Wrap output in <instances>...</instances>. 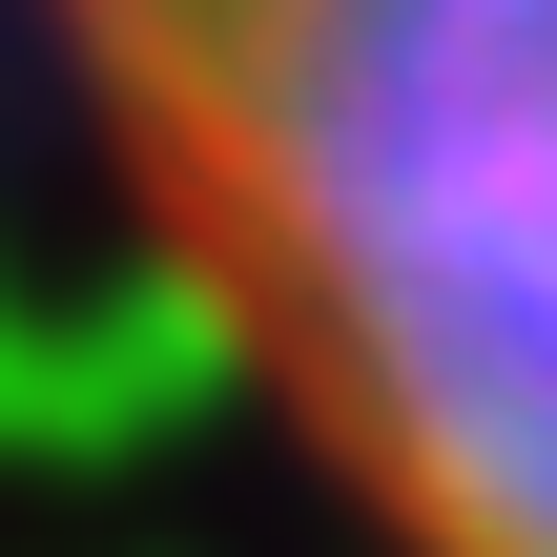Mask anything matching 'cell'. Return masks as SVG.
Listing matches in <instances>:
<instances>
[{
	"instance_id": "6da1fadb",
	"label": "cell",
	"mask_w": 557,
	"mask_h": 557,
	"mask_svg": "<svg viewBox=\"0 0 557 557\" xmlns=\"http://www.w3.org/2000/svg\"><path fill=\"white\" fill-rule=\"evenodd\" d=\"M41 62L351 537L557 557V0H41Z\"/></svg>"
}]
</instances>
